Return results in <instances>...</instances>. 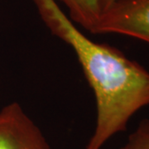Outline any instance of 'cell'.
<instances>
[{"mask_svg": "<svg viewBox=\"0 0 149 149\" xmlns=\"http://www.w3.org/2000/svg\"><path fill=\"white\" fill-rule=\"evenodd\" d=\"M116 0H99L100 3V10H101V13L103 11L107 9L109 6L111 5L113 2H115Z\"/></svg>", "mask_w": 149, "mask_h": 149, "instance_id": "6", "label": "cell"}, {"mask_svg": "<svg viewBox=\"0 0 149 149\" xmlns=\"http://www.w3.org/2000/svg\"><path fill=\"white\" fill-rule=\"evenodd\" d=\"M119 149H149V118L139 123L128 136V140Z\"/></svg>", "mask_w": 149, "mask_h": 149, "instance_id": "5", "label": "cell"}, {"mask_svg": "<svg viewBox=\"0 0 149 149\" xmlns=\"http://www.w3.org/2000/svg\"><path fill=\"white\" fill-rule=\"evenodd\" d=\"M66 8L70 20L80 25L91 34L101 15L99 0H57Z\"/></svg>", "mask_w": 149, "mask_h": 149, "instance_id": "4", "label": "cell"}, {"mask_svg": "<svg viewBox=\"0 0 149 149\" xmlns=\"http://www.w3.org/2000/svg\"><path fill=\"white\" fill-rule=\"evenodd\" d=\"M95 34H119L149 43V0H116L102 12Z\"/></svg>", "mask_w": 149, "mask_h": 149, "instance_id": "2", "label": "cell"}, {"mask_svg": "<svg viewBox=\"0 0 149 149\" xmlns=\"http://www.w3.org/2000/svg\"><path fill=\"white\" fill-rule=\"evenodd\" d=\"M0 149H51L42 130L17 102L0 110Z\"/></svg>", "mask_w": 149, "mask_h": 149, "instance_id": "3", "label": "cell"}, {"mask_svg": "<svg viewBox=\"0 0 149 149\" xmlns=\"http://www.w3.org/2000/svg\"><path fill=\"white\" fill-rule=\"evenodd\" d=\"M52 34L72 48L93 91L95 128L85 149H101L125 132L131 118L149 106V71L109 45L96 42L78 29L56 0H32Z\"/></svg>", "mask_w": 149, "mask_h": 149, "instance_id": "1", "label": "cell"}]
</instances>
